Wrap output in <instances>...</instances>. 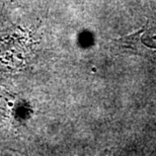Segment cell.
I'll return each mask as SVG.
<instances>
[{
    "instance_id": "1",
    "label": "cell",
    "mask_w": 156,
    "mask_h": 156,
    "mask_svg": "<svg viewBox=\"0 0 156 156\" xmlns=\"http://www.w3.org/2000/svg\"><path fill=\"white\" fill-rule=\"evenodd\" d=\"M146 27H147V24L144 26L141 30H139L138 32L135 33V34H131V35H129V36L121 37V38L114 40L113 44L114 45H116L117 47L124 48L125 50L129 49L134 53H139L140 39H141V36L143 35V33L145 32Z\"/></svg>"
},
{
    "instance_id": "2",
    "label": "cell",
    "mask_w": 156,
    "mask_h": 156,
    "mask_svg": "<svg viewBox=\"0 0 156 156\" xmlns=\"http://www.w3.org/2000/svg\"><path fill=\"white\" fill-rule=\"evenodd\" d=\"M13 104L14 98L12 96V94L0 88V116L7 114Z\"/></svg>"
}]
</instances>
